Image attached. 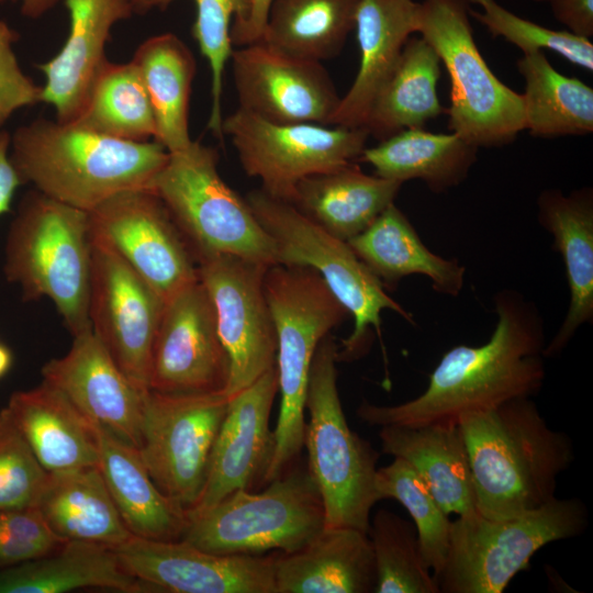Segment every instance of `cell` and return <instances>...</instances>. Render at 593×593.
Returning <instances> with one entry per match:
<instances>
[{"label": "cell", "instance_id": "obj_1", "mask_svg": "<svg viewBox=\"0 0 593 593\" xmlns=\"http://www.w3.org/2000/svg\"><path fill=\"white\" fill-rule=\"evenodd\" d=\"M493 300L497 321L486 343L449 349L418 396L395 405L362 401L357 416L380 427L458 423L462 415L537 394L546 377L541 315L513 289L499 291Z\"/></svg>", "mask_w": 593, "mask_h": 593}, {"label": "cell", "instance_id": "obj_2", "mask_svg": "<svg viewBox=\"0 0 593 593\" xmlns=\"http://www.w3.org/2000/svg\"><path fill=\"white\" fill-rule=\"evenodd\" d=\"M458 423L480 515L510 518L556 497L558 477L573 462L574 448L530 398L462 415Z\"/></svg>", "mask_w": 593, "mask_h": 593}, {"label": "cell", "instance_id": "obj_3", "mask_svg": "<svg viewBox=\"0 0 593 593\" xmlns=\"http://www.w3.org/2000/svg\"><path fill=\"white\" fill-rule=\"evenodd\" d=\"M168 157L155 141L120 139L45 118L20 125L10 139L23 183L85 212L118 193L149 190Z\"/></svg>", "mask_w": 593, "mask_h": 593}, {"label": "cell", "instance_id": "obj_4", "mask_svg": "<svg viewBox=\"0 0 593 593\" xmlns=\"http://www.w3.org/2000/svg\"><path fill=\"white\" fill-rule=\"evenodd\" d=\"M4 260V275L24 300L49 299L72 336L91 328L88 212L31 190L10 225Z\"/></svg>", "mask_w": 593, "mask_h": 593}, {"label": "cell", "instance_id": "obj_5", "mask_svg": "<svg viewBox=\"0 0 593 593\" xmlns=\"http://www.w3.org/2000/svg\"><path fill=\"white\" fill-rule=\"evenodd\" d=\"M264 286L277 334L276 368L281 396L273 456L265 477L270 482L287 471L303 448L313 356L320 342L349 313L309 267H268Z\"/></svg>", "mask_w": 593, "mask_h": 593}, {"label": "cell", "instance_id": "obj_6", "mask_svg": "<svg viewBox=\"0 0 593 593\" xmlns=\"http://www.w3.org/2000/svg\"><path fill=\"white\" fill-rule=\"evenodd\" d=\"M337 351L328 334L313 356L305 401L310 421L303 447L307 450V470L323 502L325 527L368 533L371 508L379 502V452L347 423L337 389Z\"/></svg>", "mask_w": 593, "mask_h": 593}, {"label": "cell", "instance_id": "obj_7", "mask_svg": "<svg viewBox=\"0 0 593 593\" xmlns=\"http://www.w3.org/2000/svg\"><path fill=\"white\" fill-rule=\"evenodd\" d=\"M215 148L192 141L169 153L150 189L188 240L197 262L232 255L267 267L282 265L275 239L220 176Z\"/></svg>", "mask_w": 593, "mask_h": 593}, {"label": "cell", "instance_id": "obj_8", "mask_svg": "<svg viewBox=\"0 0 593 593\" xmlns=\"http://www.w3.org/2000/svg\"><path fill=\"white\" fill-rule=\"evenodd\" d=\"M468 0H423L414 30L435 49L448 71V127L470 144L499 147L525 130L523 94L504 85L480 54Z\"/></svg>", "mask_w": 593, "mask_h": 593}, {"label": "cell", "instance_id": "obj_9", "mask_svg": "<svg viewBox=\"0 0 593 593\" xmlns=\"http://www.w3.org/2000/svg\"><path fill=\"white\" fill-rule=\"evenodd\" d=\"M588 524V508L575 497L556 496L510 518L458 516L451 522L445 566L435 578L439 593H502L529 569L540 548L580 536Z\"/></svg>", "mask_w": 593, "mask_h": 593}, {"label": "cell", "instance_id": "obj_10", "mask_svg": "<svg viewBox=\"0 0 593 593\" xmlns=\"http://www.w3.org/2000/svg\"><path fill=\"white\" fill-rule=\"evenodd\" d=\"M246 202L275 239L282 265L315 270L353 316L354 329L338 348L337 360L365 354L371 328L381 338V313L391 310L414 324L413 315L385 291L380 279L358 258L347 242L332 235L293 204L253 190Z\"/></svg>", "mask_w": 593, "mask_h": 593}, {"label": "cell", "instance_id": "obj_11", "mask_svg": "<svg viewBox=\"0 0 593 593\" xmlns=\"http://www.w3.org/2000/svg\"><path fill=\"white\" fill-rule=\"evenodd\" d=\"M187 515L180 540L217 555L294 552L325 527L320 492L309 470L300 468L271 480L259 493L237 490Z\"/></svg>", "mask_w": 593, "mask_h": 593}, {"label": "cell", "instance_id": "obj_12", "mask_svg": "<svg viewBox=\"0 0 593 593\" xmlns=\"http://www.w3.org/2000/svg\"><path fill=\"white\" fill-rule=\"evenodd\" d=\"M230 399L224 391L145 392L137 449L158 490L186 512L203 491Z\"/></svg>", "mask_w": 593, "mask_h": 593}, {"label": "cell", "instance_id": "obj_13", "mask_svg": "<svg viewBox=\"0 0 593 593\" xmlns=\"http://www.w3.org/2000/svg\"><path fill=\"white\" fill-rule=\"evenodd\" d=\"M222 133L245 172L261 181V190L289 203L301 180L358 159L369 137L365 127L277 123L240 108L223 119Z\"/></svg>", "mask_w": 593, "mask_h": 593}, {"label": "cell", "instance_id": "obj_14", "mask_svg": "<svg viewBox=\"0 0 593 593\" xmlns=\"http://www.w3.org/2000/svg\"><path fill=\"white\" fill-rule=\"evenodd\" d=\"M88 220L90 236L109 245L164 302L199 279L188 240L152 190L118 193Z\"/></svg>", "mask_w": 593, "mask_h": 593}, {"label": "cell", "instance_id": "obj_15", "mask_svg": "<svg viewBox=\"0 0 593 593\" xmlns=\"http://www.w3.org/2000/svg\"><path fill=\"white\" fill-rule=\"evenodd\" d=\"M90 239L91 331L123 373L146 391L165 302L109 245Z\"/></svg>", "mask_w": 593, "mask_h": 593}, {"label": "cell", "instance_id": "obj_16", "mask_svg": "<svg viewBox=\"0 0 593 593\" xmlns=\"http://www.w3.org/2000/svg\"><path fill=\"white\" fill-rule=\"evenodd\" d=\"M267 266L232 255L198 261V275L216 315L230 361L225 393L232 398L276 365L277 334L265 293Z\"/></svg>", "mask_w": 593, "mask_h": 593}, {"label": "cell", "instance_id": "obj_17", "mask_svg": "<svg viewBox=\"0 0 593 593\" xmlns=\"http://www.w3.org/2000/svg\"><path fill=\"white\" fill-rule=\"evenodd\" d=\"M228 378L230 361L214 306L198 279L165 302L152 351L148 390L225 392Z\"/></svg>", "mask_w": 593, "mask_h": 593}, {"label": "cell", "instance_id": "obj_18", "mask_svg": "<svg viewBox=\"0 0 593 593\" xmlns=\"http://www.w3.org/2000/svg\"><path fill=\"white\" fill-rule=\"evenodd\" d=\"M230 59L240 109L277 123L329 125L342 97L320 61L261 41L233 49Z\"/></svg>", "mask_w": 593, "mask_h": 593}, {"label": "cell", "instance_id": "obj_19", "mask_svg": "<svg viewBox=\"0 0 593 593\" xmlns=\"http://www.w3.org/2000/svg\"><path fill=\"white\" fill-rule=\"evenodd\" d=\"M113 549L126 571L160 592L276 593L277 555H217L135 536Z\"/></svg>", "mask_w": 593, "mask_h": 593}, {"label": "cell", "instance_id": "obj_20", "mask_svg": "<svg viewBox=\"0 0 593 593\" xmlns=\"http://www.w3.org/2000/svg\"><path fill=\"white\" fill-rule=\"evenodd\" d=\"M277 392L275 365L230 399L213 445L203 491L187 514L206 510L237 490H249L259 478L265 481L275 450L269 417Z\"/></svg>", "mask_w": 593, "mask_h": 593}, {"label": "cell", "instance_id": "obj_21", "mask_svg": "<svg viewBox=\"0 0 593 593\" xmlns=\"http://www.w3.org/2000/svg\"><path fill=\"white\" fill-rule=\"evenodd\" d=\"M72 337L65 356L43 366V381L61 391L92 423L138 448L147 390L123 373L91 328Z\"/></svg>", "mask_w": 593, "mask_h": 593}, {"label": "cell", "instance_id": "obj_22", "mask_svg": "<svg viewBox=\"0 0 593 593\" xmlns=\"http://www.w3.org/2000/svg\"><path fill=\"white\" fill-rule=\"evenodd\" d=\"M69 32L60 51L36 67L44 74L42 102L56 121L72 123L87 102L92 83L109 61L105 46L113 26L134 14L132 0H65Z\"/></svg>", "mask_w": 593, "mask_h": 593}, {"label": "cell", "instance_id": "obj_23", "mask_svg": "<svg viewBox=\"0 0 593 593\" xmlns=\"http://www.w3.org/2000/svg\"><path fill=\"white\" fill-rule=\"evenodd\" d=\"M537 208L538 222L562 258L569 288L567 314L542 350V356L550 358L567 347L582 325L593 321V191L586 187L564 194L546 189Z\"/></svg>", "mask_w": 593, "mask_h": 593}, {"label": "cell", "instance_id": "obj_24", "mask_svg": "<svg viewBox=\"0 0 593 593\" xmlns=\"http://www.w3.org/2000/svg\"><path fill=\"white\" fill-rule=\"evenodd\" d=\"M417 3L414 0H359L355 23L359 68L329 125L365 126L377 96L395 70L410 35L415 33Z\"/></svg>", "mask_w": 593, "mask_h": 593}, {"label": "cell", "instance_id": "obj_25", "mask_svg": "<svg viewBox=\"0 0 593 593\" xmlns=\"http://www.w3.org/2000/svg\"><path fill=\"white\" fill-rule=\"evenodd\" d=\"M5 410L48 473L98 466L94 424L57 388L42 381L14 392Z\"/></svg>", "mask_w": 593, "mask_h": 593}, {"label": "cell", "instance_id": "obj_26", "mask_svg": "<svg viewBox=\"0 0 593 593\" xmlns=\"http://www.w3.org/2000/svg\"><path fill=\"white\" fill-rule=\"evenodd\" d=\"M276 593H370L376 567L368 533L324 527L299 550L276 557Z\"/></svg>", "mask_w": 593, "mask_h": 593}, {"label": "cell", "instance_id": "obj_27", "mask_svg": "<svg viewBox=\"0 0 593 593\" xmlns=\"http://www.w3.org/2000/svg\"><path fill=\"white\" fill-rule=\"evenodd\" d=\"M382 452L405 460L441 508L466 517L478 513L466 441L459 423L381 426Z\"/></svg>", "mask_w": 593, "mask_h": 593}, {"label": "cell", "instance_id": "obj_28", "mask_svg": "<svg viewBox=\"0 0 593 593\" xmlns=\"http://www.w3.org/2000/svg\"><path fill=\"white\" fill-rule=\"evenodd\" d=\"M94 426L99 469L131 534L150 540H180L188 525L187 512L158 490L135 446Z\"/></svg>", "mask_w": 593, "mask_h": 593}, {"label": "cell", "instance_id": "obj_29", "mask_svg": "<svg viewBox=\"0 0 593 593\" xmlns=\"http://www.w3.org/2000/svg\"><path fill=\"white\" fill-rule=\"evenodd\" d=\"M85 588L160 592L126 571L112 547L89 541L67 540L48 556L0 569V593H63Z\"/></svg>", "mask_w": 593, "mask_h": 593}, {"label": "cell", "instance_id": "obj_30", "mask_svg": "<svg viewBox=\"0 0 593 593\" xmlns=\"http://www.w3.org/2000/svg\"><path fill=\"white\" fill-rule=\"evenodd\" d=\"M347 243L384 288L410 275H423L438 293L458 296L462 290L466 268L457 259L430 251L394 203Z\"/></svg>", "mask_w": 593, "mask_h": 593}, {"label": "cell", "instance_id": "obj_31", "mask_svg": "<svg viewBox=\"0 0 593 593\" xmlns=\"http://www.w3.org/2000/svg\"><path fill=\"white\" fill-rule=\"evenodd\" d=\"M402 184L367 175L350 163L301 180L291 204L332 235L348 242L394 203Z\"/></svg>", "mask_w": 593, "mask_h": 593}, {"label": "cell", "instance_id": "obj_32", "mask_svg": "<svg viewBox=\"0 0 593 593\" xmlns=\"http://www.w3.org/2000/svg\"><path fill=\"white\" fill-rule=\"evenodd\" d=\"M35 507L48 527L66 540L114 548L133 536L110 495L99 466L49 473Z\"/></svg>", "mask_w": 593, "mask_h": 593}, {"label": "cell", "instance_id": "obj_33", "mask_svg": "<svg viewBox=\"0 0 593 593\" xmlns=\"http://www.w3.org/2000/svg\"><path fill=\"white\" fill-rule=\"evenodd\" d=\"M477 152V146L457 133L409 128L366 147L359 159L371 165L379 177L402 183L419 179L430 191L440 193L466 180Z\"/></svg>", "mask_w": 593, "mask_h": 593}, {"label": "cell", "instance_id": "obj_34", "mask_svg": "<svg viewBox=\"0 0 593 593\" xmlns=\"http://www.w3.org/2000/svg\"><path fill=\"white\" fill-rule=\"evenodd\" d=\"M136 66L152 105L154 141L168 153L184 149L189 134V103L197 64L189 47L174 33L145 40L135 49Z\"/></svg>", "mask_w": 593, "mask_h": 593}, {"label": "cell", "instance_id": "obj_35", "mask_svg": "<svg viewBox=\"0 0 593 593\" xmlns=\"http://www.w3.org/2000/svg\"><path fill=\"white\" fill-rule=\"evenodd\" d=\"M440 65L437 53L422 36L410 37L370 109L363 126L369 136L382 141L404 130L422 128L446 113L437 96Z\"/></svg>", "mask_w": 593, "mask_h": 593}, {"label": "cell", "instance_id": "obj_36", "mask_svg": "<svg viewBox=\"0 0 593 593\" xmlns=\"http://www.w3.org/2000/svg\"><path fill=\"white\" fill-rule=\"evenodd\" d=\"M517 70L525 81V130L537 137L586 135L593 131V89L559 72L537 51L523 54Z\"/></svg>", "mask_w": 593, "mask_h": 593}, {"label": "cell", "instance_id": "obj_37", "mask_svg": "<svg viewBox=\"0 0 593 593\" xmlns=\"http://www.w3.org/2000/svg\"><path fill=\"white\" fill-rule=\"evenodd\" d=\"M359 0H272L261 42L295 57H336L355 30Z\"/></svg>", "mask_w": 593, "mask_h": 593}, {"label": "cell", "instance_id": "obj_38", "mask_svg": "<svg viewBox=\"0 0 593 593\" xmlns=\"http://www.w3.org/2000/svg\"><path fill=\"white\" fill-rule=\"evenodd\" d=\"M72 123L125 141L146 142L155 137L149 98L132 60L105 64L92 83L85 108Z\"/></svg>", "mask_w": 593, "mask_h": 593}, {"label": "cell", "instance_id": "obj_39", "mask_svg": "<svg viewBox=\"0 0 593 593\" xmlns=\"http://www.w3.org/2000/svg\"><path fill=\"white\" fill-rule=\"evenodd\" d=\"M368 536L374 558L376 593H439L411 522L382 508L370 522Z\"/></svg>", "mask_w": 593, "mask_h": 593}, {"label": "cell", "instance_id": "obj_40", "mask_svg": "<svg viewBox=\"0 0 593 593\" xmlns=\"http://www.w3.org/2000/svg\"><path fill=\"white\" fill-rule=\"evenodd\" d=\"M376 491L379 501L393 499L414 521L419 549L434 578L443 570L450 539L451 521L425 481L403 459L394 458L378 468Z\"/></svg>", "mask_w": 593, "mask_h": 593}, {"label": "cell", "instance_id": "obj_41", "mask_svg": "<svg viewBox=\"0 0 593 593\" xmlns=\"http://www.w3.org/2000/svg\"><path fill=\"white\" fill-rule=\"evenodd\" d=\"M174 0H132L134 14H145L154 8L165 10ZM197 16L191 29L201 54L211 70L212 105L208 122L217 138H222L221 98L223 75L233 52L231 23L247 12L248 0H193Z\"/></svg>", "mask_w": 593, "mask_h": 593}, {"label": "cell", "instance_id": "obj_42", "mask_svg": "<svg viewBox=\"0 0 593 593\" xmlns=\"http://www.w3.org/2000/svg\"><path fill=\"white\" fill-rule=\"evenodd\" d=\"M468 1L480 8V11L470 8L471 18L482 24L494 37L501 36L519 47L523 54L551 51L578 67L593 70V45L588 38L567 30H552L523 19L496 0Z\"/></svg>", "mask_w": 593, "mask_h": 593}, {"label": "cell", "instance_id": "obj_43", "mask_svg": "<svg viewBox=\"0 0 593 593\" xmlns=\"http://www.w3.org/2000/svg\"><path fill=\"white\" fill-rule=\"evenodd\" d=\"M48 477L5 407L1 410L0 510L35 507Z\"/></svg>", "mask_w": 593, "mask_h": 593}, {"label": "cell", "instance_id": "obj_44", "mask_svg": "<svg viewBox=\"0 0 593 593\" xmlns=\"http://www.w3.org/2000/svg\"><path fill=\"white\" fill-rule=\"evenodd\" d=\"M66 541L36 507L0 510V569L48 556Z\"/></svg>", "mask_w": 593, "mask_h": 593}, {"label": "cell", "instance_id": "obj_45", "mask_svg": "<svg viewBox=\"0 0 593 593\" xmlns=\"http://www.w3.org/2000/svg\"><path fill=\"white\" fill-rule=\"evenodd\" d=\"M19 34L0 20V131L19 110L42 103V86L21 68L14 44Z\"/></svg>", "mask_w": 593, "mask_h": 593}, {"label": "cell", "instance_id": "obj_46", "mask_svg": "<svg viewBox=\"0 0 593 593\" xmlns=\"http://www.w3.org/2000/svg\"><path fill=\"white\" fill-rule=\"evenodd\" d=\"M552 15L578 36H593V0H545Z\"/></svg>", "mask_w": 593, "mask_h": 593}, {"label": "cell", "instance_id": "obj_47", "mask_svg": "<svg viewBox=\"0 0 593 593\" xmlns=\"http://www.w3.org/2000/svg\"><path fill=\"white\" fill-rule=\"evenodd\" d=\"M272 0H248L246 14L231 26V38L235 46H246L259 42Z\"/></svg>", "mask_w": 593, "mask_h": 593}, {"label": "cell", "instance_id": "obj_48", "mask_svg": "<svg viewBox=\"0 0 593 593\" xmlns=\"http://www.w3.org/2000/svg\"><path fill=\"white\" fill-rule=\"evenodd\" d=\"M11 134L0 131V215L10 210L14 193L22 180L10 158Z\"/></svg>", "mask_w": 593, "mask_h": 593}, {"label": "cell", "instance_id": "obj_49", "mask_svg": "<svg viewBox=\"0 0 593 593\" xmlns=\"http://www.w3.org/2000/svg\"><path fill=\"white\" fill-rule=\"evenodd\" d=\"M60 0H0V3H19L21 14L36 20L51 11Z\"/></svg>", "mask_w": 593, "mask_h": 593}, {"label": "cell", "instance_id": "obj_50", "mask_svg": "<svg viewBox=\"0 0 593 593\" xmlns=\"http://www.w3.org/2000/svg\"><path fill=\"white\" fill-rule=\"evenodd\" d=\"M12 363V355L8 347L0 344V378L3 377Z\"/></svg>", "mask_w": 593, "mask_h": 593}, {"label": "cell", "instance_id": "obj_51", "mask_svg": "<svg viewBox=\"0 0 593 593\" xmlns=\"http://www.w3.org/2000/svg\"><path fill=\"white\" fill-rule=\"evenodd\" d=\"M537 1H545V0H537Z\"/></svg>", "mask_w": 593, "mask_h": 593}]
</instances>
